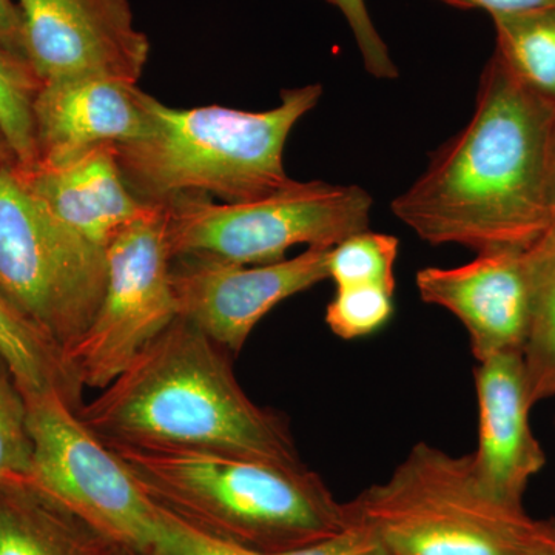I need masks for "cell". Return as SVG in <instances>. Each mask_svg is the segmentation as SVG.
<instances>
[{
    "label": "cell",
    "mask_w": 555,
    "mask_h": 555,
    "mask_svg": "<svg viewBox=\"0 0 555 555\" xmlns=\"http://www.w3.org/2000/svg\"><path fill=\"white\" fill-rule=\"evenodd\" d=\"M14 163H16V158H14L13 150H11L9 141H7L5 133L0 129V170Z\"/></svg>",
    "instance_id": "cell-30"
},
{
    "label": "cell",
    "mask_w": 555,
    "mask_h": 555,
    "mask_svg": "<svg viewBox=\"0 0 555 555\" xmlns=\"http://www.w3.org/2000/svg\"><path fill=\"white\" fill-rule=\"evenodd\" d=\"M76 412L107 444L305 465L287 420L255 403L228 350L181 317Z\"/></svg>",
    "instance_id": "cell-2"
},
{
    "label": "cell",
    "mask_w": 555,
    "mask_h": 555,
    "mask_svg": "<svg viewBox=\"0 0 555 555\" xmlns=\"http://www.w3.org/2000/svg\"><path fill=\"white\" fill-rule=\"evenodd\" d=\"M440 2L460 10H483L491 16L555 7V0H440Z\"/></svg>",
    "instance_id": "cell-28"
},
{
    "label": "cell",
    "mask_w": 555,
    "mask_h": 555,
    "mask_svg": "<svg viewBox=\"0 0 555 555\" xmlns=\"http://www.w3.org/2000/svg\"><path fill=\"white\" fill-rule=\"evenodd\" d=\"M343 14L360 51L369 75L377 79H396L398 68L385 39L379 35L364 0H326Z\"/></svg>",
    "instance_id": "cell-25"
},
{
    "label": "cell",
    "mask_w": 555,
    "mask_h": 555,
    "mask_svg": "<svg viewBox=\"0 0 555 555\" xmlns=\"http://www.w3.org/2000/svg\"><path fill=\"white\" fill-rule=\"evenodd\" d=\"M40 86L30 62L0 49V129L22 169L38 160L33 105Z\"/></svg>",
    "instance_id": "cell-20"
},
{
    "label": "cell",
    "mask_w": 555,
    "mask_h": 555,
    "mask_svg": "<svg viewBox=\"0 0 555 555\" xmlns=\"http://www.w3.org/2000/svg\"><path fill=\"white\" fill-rule=\"evenodd\" d=\"M33 440L28 480L116 545L144 555L158 532L159 507L130 470L57 390L25 398Z\"/></svg>",
    "instance_id": "cell-8"
},
{
    "label": "cell",
    "mask_w": 555,
    "mask_h": 555,
    "mask_svg": "<svg viewBox=\"0 0 555 555\" xmlns=\"http://www.w3.org/2000/svg\"><path fill=\"white\" fill-rule=\"evenodd\" d=\"M554 107L517 82L492 54L473 118L390 210L433 246L476 254L528 250L553 225L547 144Z\"/></svg>",
    "instance_id": "cell-1"
},
{
    "label": "cell",
    "mask_w": 555,
    "mask_h": 555,
    "mask_svg": "<svg viewBox=\"0 0 555 555\" xmlns=\"http://www.w3.org/2000/svg\"><path fill=\"white\" fill-rule=\"evenodd\" d=\"M16 170L51 215L105 250L116 233L149 206L127 188L115 144L93 145Z\"/></svg>",
    "instance_id": "cell-14"
},
{
    "label": "cell",
    "mask_w": 555,
    "mask_h": 555,
    "mask_svg": "<svg viewBox=\"0 0 555 555\" xmlns=\"http://www.w3.org/2000/svg\"><path fill=\"white\" fill-rule=\"evenodd\" d=\"M31 465L27 403L0 358V485L11 478L30 476Z\"/></svg>",
    "instance_id": "cell-22"
},
{
    "label": "cell",
    "mask_w": 555,
    "mask_h": 555,
    "mask_svg": "<svg viewBox=\"0 0 555 555\" xmlns=\"http://www.w3.org/2000/svg\"><path fill=\"white\" fill-rule=\"evenodd\" d=\"M120 547L27 477L0 485V555H118Z\"/></svg>",
    "instance_id": "cell-16"
},
{
    "label": "cell",
    "mask_w": 555,
    "mask_h": 555,
    "mask_svg": "<svg viewBox=\"0 0 555 555\" xmlns=\"http://www.w3.org/2000/svg\"><path fill=\"white\" fill-rule=\"evenodd\" d=\"M107 447L155 505L204 534L254 553L312 545L352 524L347 503H339L306 465L217 452Z\"/></svg>",
    "instance_id": "cell-3"
},
{
    "label": "cell",
    "mask_w": 555,
    "mask_h": 555,
    "mask_svg": "<svg viewBox=\"0 0 555 555\" xmlns=\"http://www.w3.org/2000/svg\"><path fill=\"white\" fill-rule=\"evenodd\" d=\"M415 284L423 301L459 318L478 363L524 353L531 315L526 250L488 251L456 268H425Z\"/></svg>",
    "instance_id": "cell-12"
},
{
    "label": "cell",
    "mask_w": 555,
    "mask_h": 555,
    "mask_svg": "<svg viewBox=\"0 0 555 555\" xmlns=\"http://www.w3.org/2000/svg\"><path fill=\"white\" fill-rule=\"evenodd\" d=\"M163 204L171 258L262 266L283 261L299 244L332 248L369 230L374 198L356 184L294 181L246 203L179 196Z\"/></svg>",
    "instance_id": "cell-6"
},
{
    "label": "cell",
    "mask_w": 555,
    "mask_h": 555,
    "mask_svg": "<svg viewBox=\"0 0 555 555\" xmlns=\"http://www.w3.org/2000/svg\"><path fill=\"white\" fill-rule=\"evenodd\" d=\"M27 60L42 82L102 78L137 86L150 54L129 0H16Z\"/></svg>",
    "instance_id": "cell-11"
},
{
    "label": "cell",
    "mask_w": 555,
    "mask_h": 555,
    "mask_svg": "<svg viewBox=\"0 0 555 555\" xmlns=\"http://www.w3.org/2000/svg\"><path fill=\"white\" fill-rule=\"evenodd\" d=\"M105 287L107 250L51 215L25 188L16 163L3 167L0 170L2 297L67 357L93 323Z\"/></svg>",
    "instance_id": "cell-7"
},
{
    "label": "cell",
    "mask_w": 555,
    "mask_h": 555,
    "mask_svg": "<svg viewBox=\"0 0 555 555\" xmlns=\"http://www.w3.org/2000/svg\"><path fill=\"white\" fill-rule=\"evenodd\" d=\"M393 294L379 286L337 287L327 305L326 324L343 339L367 337L392 317Z\"/></svg>",
    "instance_id": "cell-23"
},
{
    "label": "cell",
    "mask_w": 555,
    "mask_h": 555,
    "mask_svg": "<svg viewBox=\"0 0 555 555\" xmlns=\"http://www.w3.org/2000/svg\"><path fill=\"white\" fill-rule=\"evenodd\" d=\"M328 251L309 247L298 257L262 266L173 258L178 315L229 353H238L270 310L328 280Z\"/></svg>",
    "instance_id": "cell-10"
},
{
    "label": "cell",
    "mask_w": 555,
    "mask_h": 555,
    "mask_svg": "<svg viewBox=\"0 0 555 555\" xmlns=\"http://www.w3.org/2000/svg\"><path fill=\"white\" fill-rule=\"evenodd\" d=\"M547 525H550V528L553 529L555 535V518H553V520L547 521Z\"/></svg>",
    "instance_id": "cell-33"
},
{
    "label": "cell",
    "mask_w": 555,
    "mask_h": 555,
    "mask_svg": "<svg viewBox=\"0 0 555 555\" xmlns=\"http://www.w3.org/2000/svg\"><path fill=\"white\" fill-rule=\"evenodd\" d=\"M0 358L10 369L22 396L57 390L79 409V385L65 357L0 294Z\"/></svg>",
    "instance_id": "cell-17"
},
{
    "label": "cell",
    "mask_w": 555,
    "mask_h": 555,
    "mask_svg": "<svg viewBox=\"0 0 555 555\" xmlns=\"http://www.w3.org/2000/svg\"><path fill=\"white\" fill-rule=\"evenodd\" d=\"M166 204L147 208L107 246V287L93 323L65 357L82 387L105 389L177 320Z\"/></svg>",
    "instance_id": "cell-9"
},
{
    "label": "cell",
    "mask_w": 555,
    "mask_h": 555,
    "mask_svg": "<svg viewBox=\"0 0 555 555\" xmlns=\"http://www.w3.org/2000/svg\"><path fill=\"white\" fill-rule=\"evenodd\" d=\"M321 83L284 90L268 112L208 105L173 108L141 90L145 137L115 144L124 181L142 203L208 196L246 203L288 188L284 167L288 134L317 107Z\"/></svg>",
    "instance_id": "cell-4"
},
{
    "label": "cell",
    "mask_w": 555,
    "mask_h": 555,
    "mask_svg": "<svg viewBox=\"0 0 555 555\" xmlns=\"http://www.w3.org/2000/svg\"><path fill=\"white\" fill-rule=\"evenodd\" d=\"M352 517V516H350ZM272 555H392L385 543L369 526L352 517V524L337 534L297 547L286 553Z\"/></svg>",
    "instance_id": "cell-26"
},
{
    "label": "cell",
    "mask_w": 555,
    "mask_h": 555,
    "mask_svg": "<svg viewBox=\"0 0 555 555\" xmlns=\"http://www.w3.org/2000/svg\"><path fill=\"white\" fill-rule=\"evenodd\" d=\"M158 506V505H156ZM159 507V506H158ZM144 555H262L204 534L159 507L158 532Z\"/></svg>",
    "instance_id": "cell-24"
},
{
    "label": "cell",
    "mask_w": 555,
    "mask_h": 555,
    "mask_svg": "<svg viewBox=\"0 0 555 555\" xmlns=\"http://www.w3.org/2000/svg\"><path fill=\"white\" fill-rule=\"evenodd\" d=\"M547 193H550L551 217L555 228V108L551 120L550 144H547Z\"/></svg>",
    "instance_id": "cell-29"
},
{
    "label": "cell",
    "mask_w": 555,
    "mask_h": 555,
    "mask_svg": "<svg viewBox=\"0 0 555 555\" xmlns=\"http://www.w3.org/2000/svg\"><path fill=\"white\" fill-rule=\"evenodd\" d=\"M0 49L28 62L24 22L16 0H0Z\"/></svg>",
    "instance_id": "cell-27"
},
{
    "label": "cell",
    "mask_w": 555,
    "mask_h": 555,
    "mask_svg": "<svg viewBox=\"0 0 555 555\" xmlns=\"http://www.w3.org/2000/svg\"><path fill=\"white\" fill-rule=\"evenodd\" d=\"M347 507L392 555H540L555 539L547 521L489 495L470 455L425 441Z\"/></svg>",
    "instance_id": "cell-5"
},
{
    "label": "cell",
    "mask_w": 555,
    "mask_h": 555,
    "mask_svg": "<svg viewBox=\"0 0 555 555\" xmlns=\"http://www.w3.org/2000/svg\"><path fill=\"white\" fill-rule=\"evenodd\" d=\"M118 555H137V554L130 553V551H127L126 547H120Z\"/></svg>",
    "instance_id": "cell-32"
},
{
    "label": "cell",
    "mask_w": 555,
    "mask_h": 555,
    "mask_svg": "<svg viewBox=\"0 0 555 555\" xmlns=\"http://www.w3.org/2000/svg\"><path fill=\"white\" fill-rule=\"evenodd\" d=\"M491 17L496 60L520 86L555 108V7Z\"/></svg>",
    "instance_id": "cell-18"
},
{
    "label": "cell",
    "mask_w": 555,
    "mask_h": 555,
    "mask_svg": "<svg viewBox=\"0 0 555 555\" xmlns=\"http://www.w3.org/2000/svg\"><path fill=\"white\" fill-rule=\"evenodd\" d=\"M553 531V529H551ZM540 555H555V539L547 545L546 550Z\"/></svg>",
    "instance_id": "cell-31"
},
{
    "label": "cell",
    "mask_w": 555,
    "mask_h": 555,
    "mask_svg": "<svg viewBox=\"0 0 555 555\" xmlns=\"http://www.w3.org/2000/svg\"><path fill=\"white\" fill-rule=\"evenodd\" d=\"M397 236L364 232L349 236L328 251V280L335 286H379L396 292Z\"/></svg>",
    "instance_id": "cell-21"
},
{
    "label": "cell",
    "mask_w": 555,
    "mask_h": 555,
    "mask_svg": "<svg viewBox=\"0 0 555 555\" xmlns=\"http://www.w3.org/2000/svg\"><path fill=\"white\" fill-rule=\"evenodd\" d=\"M478 408L477 449L470 455L478 483L507 506L524 507L526 488L546 465L529 423L524 353H500L474 369Z\"/></svg>",
    "instance_id": "cell-13"
},
{
    "label": "cell",
    "mask_w": 555,
    "mask_h": 555,
    "mask_svg": "<svg viewBox=\"0 0 555 555\" xmlns=\"http://www.w3.org/2000/svg\"><path fill=\"white\" fill-rule=\"evenodd\" d=\"M531 315L524 349L532 404L555 397V228L526 250Z\"/></svg>",
    "instance_id": "cell-19"
},
{
    "label": "cell",
    "mask_w": 555,
    "mask_h": 555,
    "mask_svg": "<svg viewBox=\"0 0 555 555\" xmlns=\"http://www.w3.org/2000/svg\"><path fill=\"white\" fill-rule=\"evenodd\" d=\"M133 83L102 78L47 80L33 105L38 160L145 137L147 113Z\"/></svg>",
    "instance_id": "cell-15"
}]
</instances>
